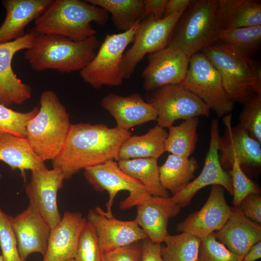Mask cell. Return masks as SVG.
<instances>
[{"instance_id": "5b68a950", "label": "cell", "mask_w": 261, "mask_h": 261, "mask_svg": "<svg viewBox=\"0 0 261 261\" xmlns=\"http://www.w3.org/2000/svg\"><path fill=\"white\" fill-rule=\"evenodd\" d=\"M40 104L38 113L27 125L26 138L41 160H52L65 142L71 125L69 114L52 90L42 92Z\"/></svg>"}, {"instance_id": "ba28073f", "label": "cell", "mask_w": 261, "mask_h": 261, "mask_svg": "<svg viewBox=\"0 0 261 261\" xmlns=\"http://www.w3.org/2000/svg\"><path fill=\"white\" fill-rule=\"evenodd\" d=\"M181 84L218 117L231 114L233 109L234 102L224 90L219 73L203 53L197 52L190 58L187 74Z\"/></svg>"}, {"instance_id": "cb8c5ba5", "label": "cell", "mask_w": 261, "mask_h": 261, "mask_svg": "<svg viewBox=\"0 0 261 261\" xmlns=\"http://www.w3.org/2000/svg\"><path fill=\"white\" fill-rule=\"evenodd\" d=\"M53 0H3L6 16L0 26V44L23 37L26 27L37 19Z\"/></svg>"}, {"instance_id": "2e32d148", "label": "cell", "mask_w": 261, "mask_h": 261, "mask_svg": "<svg viewBox=\"0 0 261 261\" xmlns=\"http://www.w3.org/2000/svg\"><path fill=\"white\" fill-rule=\"evenodd\" d=\"M143 70V87L152 91L161 87L181 84L188 70L189 59L179 49L166 47L149 54Z\"/></svg>"}, {"instance_id": "d590c367", "label": "cell", "mask_w": 261, "mask_h": 261, "mask_svg": "<svg viewBox=\"0 0 261 261\" xmlns=\"http://www.w3.org/2000/svg\"><path fill=\"white\" fill-rule=\"evenodd\" d=\"M238 123L249 135L261 144V93L244 104Z\"/></svg>"}, {"instance_id": "8d00e7d4", "label": "cell", "mask_w": 261, "mask_h": 261, "mask_svg": "<svg viewBox=\"0 0 261 261\" xmlns=\"http://www.w3.org/2000/svg\"><path fill=\"white\" fill-rule=\"evenodd\" d=\"M243 258L230 251L219 242L215 232L200 240L199 261H242Z\"/></svg>"}, {"instance_id": "52a82bcc", "label": "cell", "mask_w": 261, "mask_h": 261, "mask_svg": "<svg viewBox=\"0 0 261 261\" xmlns=\"http://www.w3.org/2000/svg\"><path fill=\"white\" fill-rule=\"evenodd\" d=\"M140 22L127 31L106 35L94 58L79 71L85 83L96 89L122 84L124 79L120 68L121 61L126 48L133 40Z\"/></svg>"}, {"instance_id": "f1b7e54d", "label": "cell", "mask_w": 261, "mask_h": 261, "mask_svg": "<svg viewBox=\"0 0 261 261\" xmlns=\"http://www.w3.org/2000/svg\"><path fill=\"white\" fill-rule=\"evenodd\" d=\"M158 159L139 158L117 161L119 168L139 181L152 196L169 197L168 191L161 184Z\"/></svg>"}, {"instance_id": "9c48e42d", "label": "cell", "mask_w": 261, "mask_h": 261, "mask_svg": "<svg viewBox=\"0 0 261 261\" xmlns=\"http://www.w3.org/2000/svg\"><path fill=\"white\" fill-rule=\"evenodd\" d=\"M84 176L93 188L100 192L107 191L109 199L106 203V214L112 211L114 199L121 190H127L129 196L119 203V208L126 210L138 206L152 196L137 180L125 173L115 160L84 169Z\"/></svg>"}, {"instance_id": "7402d4cb", "label": "cell", "mask_w": 261, "mask_h": 261, "mask_svg": "<svg viewBox=\"0 0 261 261\" xmlns=\"http://www.w3.org/2000/svg\"><path fill=\"white\" fill-rule=\"evenodd\" d=\"M181 208L170 197L151 196L137 206L134 220L152 242L161 244L169 234V219L176 216Z\"/></svg>"}, {"instance_id": "1f68e13d", "label": "cell", "mask_w": 261, "mask_h": 261, "mask_svg": "<svg viewBox=\"0 0 261 261\" xmlns=\"http://www.w3.org/2000/svg\"><path fill=\"white\" fill-rule=\"evenodd\" d=\"M218 42L252 59L260 48L261 26L221 30Z\"/></svg>"}, {"instance_id": "7dc6e473", "label": "cell", "mask_w": 261, "mask_h": 261, "mask_svg": "<svg viewBox=\"0 0 261 261\" xmlns=\"http://www.w3.org/2000/svg\"><path fill=\"white\" fill-rule=\"evenodd\" d=\"M75 261V260H74V259H72V260H68V261Z\"/></svg>"}, {"instance_id": "d6986e66", "label": "cell", "mask_w": 261, "mask_h": 261, "mask_svg": "<svg viewBox=\"0 0 261 261\" xmlns=\"http://www.w3.org/2000/svg\"><path fill=\"white\" fill-rule=\"evenodd\" d=\"M19 253L26 261L32 253L45 254L51 228L30 204L14 217L10 216Z\"/></svg>"}, {"instance_id": "e0dca14e", "label": "cell", "mask_w": 261, "mask_h": 261, "mask_svg": "<svg viewBox=\"0 0 261 261\" xmlns=\"http://www.w3.org/2000/svg\"><path fill=\"white\" fill-rule=\"evenodd\" d=\"M87 220L96 230L102 254L148 238L135 220L118 219L108 215L98 205L89 210Z\"/></svg>"}, {"instance_id": "836d02e7", "label": "cell", "mask_w": 261, "mask_h": 261, "mask_svg": "<svg viewBox=\"0 0 261 261\" xmlns=\"http://www.w3.org/2000/svg\"><path fill=\"white\" fill-rule=\"evenodd\" d=\"M39 110L35 106L29 111L20 112L0 103V134L9 133L26 138L27 125Z\"/></svg>"}, {"instance_id": "bcb514c9", "label": "cell", "mask_w": 261, "mask_h": 261, "mask_svg": "<svg viewBox=\"0 0 261 261\" xmlns=\"http://www.w3.org/2000/svg\"><path fill=\"white\" fill-rule=\"evenodd\" d=\"M0 261H3L1 255H0Z\"/></svg>"}, {"instance_id": "7c38bea8", "label": "cell", "mask_w": 261, "mask_h": 261, "mask_svg": "<svg viewBox=\"0 0 261 261\" xmlns=\"http://www.w3.org/2000/svg\"><path fill=\"white\" fill-rule=\"evenodd\" d=\"M30 181L25 187L29 204L49 225L51 229L61 220L57 203L58 192L63 186L65 177L58 168L32 171Z\"/></svg>"}, {"instance_id": "484cf974", "label": "cell", "mask_w": 261, "mask_h": 261, "mask_svg": "<svg viewBox=\"0 0 261 261\" xmlns=\"http://www.w3.org/2000/svg\"><path fill=\"white\" fill-rule=\"evenodd\" d=\"M0 161L12 170H19L24 179L26 171L46 168L44 161L35 153L26 138L9 133L0 134Z\"/></svg>"}, {"instance_id": "7bdbcfd3", "label": "cell", "mask_w": 261, "mask_h": 261, "mask_svg": "<svg viewBox=\"0 0 261 261\" xmlns=\"http://www.w3.org/2000/svg\"><path fill=\"white\" fill-rule=\"evenodd\" d=\"M160 244L152 242L148 238L142 240L141 261H164L160 252Z\"/></svg>"}, {"instance_id": "ffe728a7", "label": "cell", "mask_w": 261, "mask_h": 261, "mask_svg": "<svg viewBox=\"0 0 261 261\" xmlns=\"http://www.w3.org/2000/svg\"><path fill=\"white\" fill-rule=\"evenodd\" d=\"M87 222L81 213L66 211L51 229L47 249L42 261L74 259L80 233Z\"/></svg>"}, {"instance_id": "ab89813d", "label": "cell", "mask_w": 261, "mask_h": 261, "mask_svg": "<svg viewBox=\"0 0 261 261\" xmlns=\"http://www.w3.org/2000/svg\"><path fill=\"white\" fill-rule=\"evenodd\" d=\"M138 242L103 254L102 261H141V244Z\"/></svg>"}, {"instance_id": "f35d334b", "label": "cell", "mask_w": 261, "mask_h": 261, "mask_svg": "<svg viewBox=\"0 0 261 261\" xmlns=\"http://www.w3.org/2000/svg\"><path fill=\"white\" fill-rule=\"evenodd\" d=\"M0 246L3 261H25L20 256L10 216L0 208Z\"/></svg>"}, {"instance_id": "603a6c76", "label": "cell", "mask_w": 261, "mask_h": 261, "mask_svg": "<svg viewBox=\"0 0 261 261\" xmlns=\"http://www.w3.org/2000/svg\"><path fill=\"white\" fill-rule=\"evenodd\" d=\"M215 234L217 240L230 251L244 257L252 246L261 241V225L238 208L232 207L227 222Z\"/></svg>"}, {"instance_id": "8992f818", "label": "cell", "mask_w": 261, "mask_h": 261, "mask_svg": "<svg viewBox=\"0 0 261 261\" xmlns=\"http://www.w3.org/2000/svg\"><path fill=\"white\" fill-rule=\"evenodd\" d=\"M218 0H192L176 24L167 47L189 58L218 41L221 31L216 15Z\"/></svg>"}, {"instance_id": "4dcf8cb0", "label": "cell", "mask_w": 261, "mask_h": 261, "mask_svg": "<svg viewBox=\"0 0 261 261\" xmlns=\"http://www.w3.org/2000/svg\"><path fill=\"white\" fill-rule=\"evenodd\" d=\"M198 117L184 120L178 126L168 128L164 150L171 154L188 158L195 150L198 140Z\"/></svg>"}, {"instance_id": "e575fe53", "label": "cell", "mask_w": 261, "mask_h": 261, "mask_svg": "<svg viewBox=\"0 0 261 261\" xmlns=\"http://www.w3.org/2000/svg\"><path fill=\"white\" fill-rule=\"evenodd\" d=\"M102 255L96 230L87 220L80 233L74 259L75 261H102Z\"/></svg>"}, {"instance_id": "3957f363", "label": "cell", "mask_w": 261, "mask_h": 261, "mask_svg": "<svg viewBox=\"0 0 261 261\" xmlns=\"http://www.w3.org/2000/svg\"><path fill=\"white\" fill-rule=\"evenodd\" d=\"M108 19L106 10L87 0H53L34 20L32 29L39 34L60 35L82 41L97 33L92 22L103 26Z\"/></svg>"}, {"instance_id": "ac0fdd59", "label": "cell", "mask_w": 261, "mask_h": 261, "mask_svg": "<svg viewBox=\"0 0 261 261\" xmlns=\"http://www.w3.org/2000/svg\"><path fill=\"white\" fill-rule=\"evenodd\" d=\"M220 185L211 187L209 196L202 208L189 214L176 225V230L190 233L201 239L211 232L220 230L232 213Z\"/></svg>"}, {"instance_id": "8fae6325", "label": "cell", "mask_w": 261, "mask_h": 261, "mask_svg": "<svg viewBox=\"0 0 261 261\" xmlns=\"http://www.w3.org/2000/svg\"><path fill=\"white\" fill-rule=\"evenodd\" d=\"M154 90L148 102L156 111L157 125L160 127L168 128L179 119L209 116V108L181 84L167 85Z\"/></svg>"}, {"instance_id": "44dd1931", "label": "cell", "mask_w": 261, "mask_h": 261, "mask_svg": "<svg viewBox=\"0 0 261 261\" xmlns=\"http://www.w3.org/2000/svg\"><path fill=\"white\" fill-rule=\"evenodd\" d=\"M102 107L115 119L116 127L125 130L157 120L156 110L150 103L135 93L122 96L110 93L104 97Z\"/></svg>"}, {"instance_id": "4fadbf2b", "label": "cell", "mask_w": 261, "mask_h": 261, "mask_svg": "<svg viewBox=\"0 0 261 261\" xmlns=\"http://www.w3.org/2000/svg\"><path fill=\"white\" fill-rule=\"evenodd\" d=\"M36 34L32 29L23 37L0 44V103L7 107L21 105L31 97V88L14 73L12 61L14 55L29 48Z\"/></svg>"}, {"instance_id": "60d3db41", "label": "cell", "mask_w": 261, "mask_h": 261, "mask_svg": "<svg viewBox=\"0 0 261 261\" xmlns=\"http://www.w3.org/2000/svg\"><path fill=\"white\" fill-rule=\"evenodd\" d=\"M251 220L261 224V196L251 193L247 195L237 207Z\"/></svg>"}, {"instance_id": "f546056e", "label": "cell", "mask_w": 261, "mask_h": 261, "mask_svg": "<svg viewBox=\"0 0 261 261\" xmlns=\"http://www.w3.org/2000/svg\"><path fill=\"white\" fill-rule=\"evenodd\" d=\"M112 15L114 26L122 32L139 22L144 15V0H87Z\"/></svg>"}, {"instance_id": "277c9868", "label": "cell", "mask_w": 261, "mask_h": 261, "mask_svg": "<svg viewBox=\"0 0 261 261\" xmlns=\"http://www.w3.org/2000/svg\"><path fill=\"white\" fill-rule=\"evenodd\" d=\"M203 53L219 73L224 90L233 102L244 105L261 93V68L259 62L218 42L204 48Z\"/></svg>"}, {"instance_id": "4316f807", "label": "cell", "mask_w": 261, "mask_h": 261, "mask_svg": "<svg viewBox=\"0 0 261 261\" xmlns=\"http://www.w3.org/2000/svg\"><path fill=\"white\" fill-rule=\"evenodd\" d=\"M168 132L158 125L144 135L130 136L121 145L117 161L139 158L158 159L164 152Z\"/></svg>"}, {"instance_id": "d6a6232c", "label": "cell", "mask_w": 261, "mask_h": 261, "mask_svg": "<svg viewBox=\"0 0 261 261\" xmlns=\"http://www.w3.org/2000/svg\"><path fill=\"white\" fill-rule=\"evenodd\" d=\"M201 239L187 232L167 236L160 246V252L164 261H199Z\"/></svg>"}, {"instance_id": "83f0119b", "label": "cell", "mask_w": 261, "mask_h": 261, "mask_svg": "<svg viewBox=\"0 0 261 261\" xmlns=\"http://www.w3.org/2000/svg\"><path fill=\"white\" fill-rule=\"evenodd\" d=\"M198 168V162L194 157L185 158L170 154L165 162L159 166L161 184L173 196L191 181Z\"/></svg>"}, {"instance_id": "9a60e30c", "label": "cell", "mask_w": 261, "mask_h": 261, "mask_svg": "<svg viewBox=\"0 0 261 261\" xmlns=\"http://www.w3.org/2000/svg\"><path fill=\"white\" fill-rule=\"evenodd\" d=\"M223 117L225 129L218 142L219 160L223 169H231L234 160L241 166H260L261 144L252 138L239 124L232 126L231 114Z\"/></svg>"}, {"instance_id": "d4e9b609", "label": "cell", "mask_w": 261, "mask_h": 261, "mask_svg": "<svg viewBox=\"0 0 261 261\" xmlns=\"http://www.w3.org/2000/svg\"><path fill=\"white\" fill-rule=\"evenodd\" d=\"M216 15L221 31L261 26V2L257 0H218Z\"/></svg>"}, {"instance_id": "6da1fadb", "label": "cell", "mask_w": 261, "mask_h": 261, "mask_svg": "<svg viewBox=\"0 0 261 261\" xmlns=\"http://www.w3.org/2000/svg\"><path fill=\"white\" fill-rule=\"evenodd\" d=\"M131 134L129 130L104 124H71L61 150L51 160L53 168L61 169L68 180L81 170L117 161L122 144Z\"/></svg>"}, {"instance_id": "7a4b0ae2", "label": "cell", "mask_w": 261, "mask_h": 261, "mask_svg": "<svg viewBox=\"0 0 261 261\" xmlns=\"http://www.w3.org/2000/svg\"><path fill=\"white\" fill-rule=\"evenodd\" d=\"M100 45L96 36L74 41L60 35L36 32L32 44L25 50L24 57L36 72L54 70L69 73L84 68L94 58Z\"/></svg>"}, {"instance_id": "ee69618b", "label": "cell", "mask_w": 261, "mask_h": 261, "mask_svg": "<svg viewBox=\"0 0 261 261\" xmlns=\"http://www.w3.org/2000/svg\"><path fill=\"white\" fill-rule=\"evenodd\" d=\"M190 2V0H168L163 18L185 10Z\"/></svg>"}, {"instance_id": "30bf717a", "label": "cell", "mask_w": 261, "mask_h": 261, "mask_svg": "<svg viewBox=\"0 0 261 261\" xmlns=\"http://www.w3.org/2000/svg\"><path fill=\"white\" fill-rule=\"evenodd\" d=\"M185 10L160 19L151 17L142 19L134 34V43L124 53L121 61L120 68L124 79L131 76L137 65L146 54L167 47Z\"/></svg>"}, {"instance_id": "5bb4252c", "label": "cell", "mask_w": 261, "mask_h": 261, "mask_svg": "<svg viewBox=\"0 0 261 261\" xmlns=\"http://www.w3.org/2000/svg\"><path fill=\"white\" fill-rule=\"evenodd\" d=\"M210 130L209 147L201 173L185 188L171 197L181 207L188 205L195 195L207 186L218 185L233 194L231 176L223 169L219 160L218 142L220 135L218 119L212 120Z\"/></svg>"}, {"instance_id": "74e56055", "label": "cell", "mask_w": 261, "mask_h": 261, "mask_svg": "<svg viewBox=\"0 0 261 261\" xmlns=\"http://www.w3.org/2000/svg\"><path fill=\"white\" fill-rule=\"evenodd\" d=\"M229 174L232 185L233 207H238L242 201L248 194H261L260 188L246 175L236 160H234Z\"/></svg>"}, {"instance_id": "b9f144b4", "label": "cell", "mask_w": 261, "mask_h": 261, "mask_svg": "<svg viewBox=\"0 0 261 261\" xmlns=\"http://www.w3.org/2000/svg\"><path fill=\"white\" fill-rule=\"evenodd\" d=\"M168 0H144L143 17H151L157 20L163 18Z\"/></svg>"}, {"instance_id": "f6af8a7d", "label": "cell", "mask_w": 261, "mask_h": 261, "mask_svg": "<svg viewBox=\"0 0 261 261\" xmlns=\"http://www.w3.org/2000/svg\"><path fill=\"white\" fill-rule=\"evenodd\" d=\"M261 257V241L254 245L244 257L242 261H255Z\"/></svg>"}]
</instances>
